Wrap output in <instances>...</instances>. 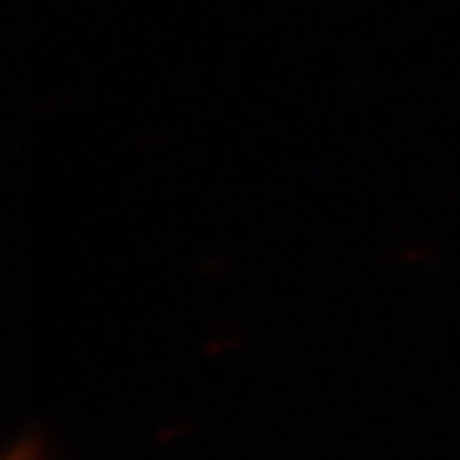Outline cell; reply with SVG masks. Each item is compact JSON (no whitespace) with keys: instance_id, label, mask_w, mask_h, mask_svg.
Instances as JSON below:
<instances>
[{"instance_id":"cell-1","label":"cell","mask_w":460,"mask_h":460,"mask_svg":"<svg viewBox=\"0 0 460 460\" xmlns=\"http://www.w3.org/2000/svg\"><path fill=\"white\" fill-rule=\"evenodd\" d=\"M10 460H39V457H36L32 451H29V447H22V451H20V454H13Z\"/></svg>"}]
</instances>
